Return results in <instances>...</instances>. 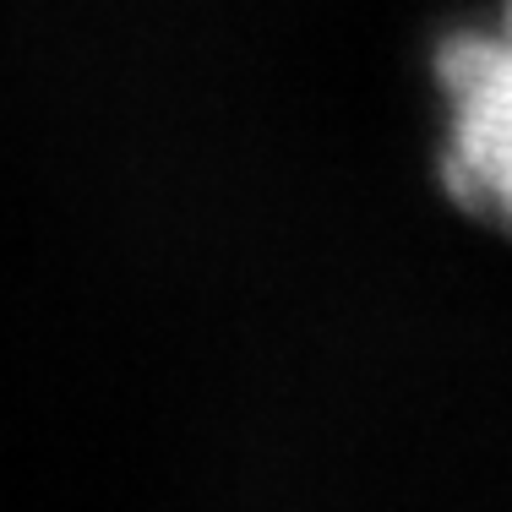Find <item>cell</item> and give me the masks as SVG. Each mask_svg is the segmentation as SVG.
Instances as JSON below:
<instances>
[{"label": "cell", "mask_w": 512, "mask_h": 512, "mask_svg": "<svg viewBox=\"0 0 512 512\" xmlns=\"http://www.w3.org/2000/svg\"><path fill=\"white\" fill-rule=\"evenodd\" d=\"M436 104V186L469 224L512 235V39L491 22H453L425 50Z\"/></svg>", "instance_id": "cell-1"}, {"label": "cell", "mask_w": 512, "mask_h": 512, "mask_svg": "<svg viewBox=\"0 0 512 512\" xmlns=\"http://www.w3.org/2000/svg\"><path fill=\"white\" fill-rule=\"evenodd\" d=\"M485 22H491V28H502L507 39H512V0H491V17H485Z\"/></svg>", "instance_id": "cell-2"}]
</instances>
